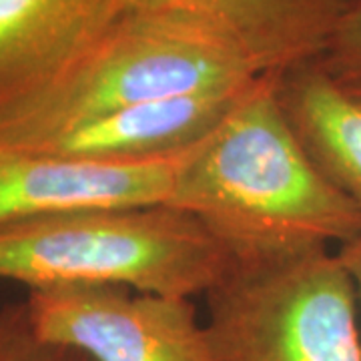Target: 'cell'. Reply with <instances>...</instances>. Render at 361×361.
Wrapping results in <instances>:
<instances>
[{"label":"cell","mask_w":361,"mask_h":361,"mask_svg":"<svg viewBox=\"0 0 361 361\" xmlns=\"http://www.w3.org/2000/svg\"><path fill=\"white\" fill-rule=\"evenodd\" d=\"M257 77L239 52L203 30L127 11L68 65L0 101V147L30 149L133 104L233 89Z\"/></svg>","instance_id":"2"},{"label":"cell","mask_w":361,"mask_h":361,"mask_svg":"<svg viewBox=\"0 0 361 361\" xmlns=\"http://www.w3.org/2000/svg\"><path fill=\"white\" fill-rule=\"evenodd\" d=\"M289 125L322 175L361 213V101L319 61L277 77Z\"/></svg>","instance_id":"10"},{"label":"cell","mask_w":361,"mask_h":361,"mask_svg":"<svg viewBox=\"0 0 361 361\" xmlns=\"http://www.w3.org/2000/svg\"><path fill=\"white\" fill-rule=\"evenodd\" d=\"M259 77L180 163L169 207L205 229L233 265H257L348 243L361 213L315 167L277 97Z\"/></svg>","instance_id":"1"},{"label":"cell","mask_w":361,"mask_h":361,"mask_svg":"<svg viewBox=\"0 0 361 361\" xmlns=\"http://www.w3.org/2000/svg\"><path fill=\"white\" fill-rule=\"evenodd\" d=\"M355 0H127L129 11L191 25L261 75L319 61Z\"/></svg>","instance_id":"7"},{"label":"cell","mask_w":361,"mask_h":361,"mask_svg":"<svg viewBox=\"0 0 361 361\" xmlns=\"http://www.w3.org/2000/svg\"><path fill=\"white\" fill-rule=\"evenodd\" d=\"M0 361H89L82 353L42 341L26 323L23 303L0 310Z\"/></svg>","instance_id":"11"},{"label":"cell","mask_w":361,"mask_h":361,"mask_svg":"<svg viewBox=\"0 0 361 361\" xmlns=\"http://www.w3.org/2000/svg\"><path fill=\"white\" fill-rule=\"evenodd\" d=\"M319 63L337 80L361 77V0H355L341 25L337 26Z\"/></svg>","instance_id":"12"},{"label":"cell","mask_w":361,"mask_h":361,"mask_svg":"<svg viewBox=\"0 0 361 361\" xmlns=\"http://www.w3.org/2000/svg\"><path fill=\"white\" fill-rule=\"evenodd\" d=\"M127 11V0H0V101L68 65Z\"/></svg>","instance_id":"9"},{"label":"cell","mask_w":361,"mask_h":361,"mask_svg":"<svg viewBox=\"0 0 361 361\" xmlns=\"http://www.w3.org/2000/svg\"><path fill=\"white\" fill-rule=\"evenodd\" d=\"M337 257L341 261V265L349 273L353 287H355V297H357V305L361 311V235L355 239H351L348 243L337 247Z\"/></svg>","instance_id":"13"},{"label":"cell","mask_w":361,"mask_h":361,"mask_svg":"<svg viewBox=\"0 0 361 361\" xmlns=\"http://www.w3.org/2000/svg\"><path fill=\"white\" fill-rule=\"evenodd\" d=\"M23 307L39 339L89 361H217L191 297L68 285L28 291Z\"/></svg>","instance_id":"5"},{"label":"cell","mask_w":361,"mask_h":361,"mask_svg":"<svg viewBox=\"0 0 361 361\" xmlns=\"http://www.w3.org/2000/svg\"><path fill=\"white\" fill-rule=\"evenodd\" d=\"M339 82H341V85L351 92V94H355V97L361 101V77L351 78V80H339Z\"/></svg>","instance_id":"14"},{"label":"cell","mask_w":361,"mask_h":361,"mask_svg":"<svg viewBox=\"0 0 361 361\" xmlns=\"http://www.w3.org/2000/svg\"><path fill=\"white\" fill-rule=\"evenodd\" d=\"M231 265L193 217L169 205L80 209L0 227V281L26 291L116 285L193 299Z\"/></svg>","instance_id":"3"},{"label":"cell","mask_w":361,"mask_h":361,"mask_svg":"<svg viewBox=\"0 0 361 361\" xmlns=\"http://www.w3.org/2000/svg\"><path fill=\"white\" fill-rule=\"evenodd\" d=\"M189 149L109 163L0 147V227L80 209L167 205Z\"/></svg>","instance_id":"6"},{"label":"cell","mask_w":361,"mask_h":361,"mask_svg":"<svg viewBox=\"0 0 361 361\" xmlns=\"http://www.w3.org/2000/svg\"><path fill=\"white\" fill-rule=\"evenodd\" d=\"M205 301L217 361H361L355 287L329 249L231 265Z\"/></svg>","instance_id":"4"},{"label":"cell","mask_w":361,"mask_h":361,"mask_svg":"<svg viewBox=\"0 0 361 361\" xmlns=\"http://www.w3.org/2000/svg\"><path fill=\"white\" fill-rule=\"evenodd\" d=\"M257 78L233 89L203 90L133 104L90 118L23 151L109 163L175 155L215 129Z\"/></svg>","instance_id":"8"}]
</instances>
